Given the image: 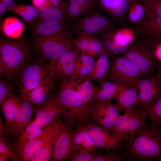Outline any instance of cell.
Masks as SVG:
<instances>
[{"mask_svg": "<svg viewBox=\"0 0 161 161\" xmlns=\"http://www.w3.org/2000/svg\"><path fill=\"white\" fill-rule=\"evenodd\" d=\"M123 150L130 160L161 161V127L145 121Z\"/></svg>", "mask_w": 161, "mask_h": 161, "instance_id": "6da1fadb", "label": "cell"}, {"mask_svg": "<svg viewBox=\"0 0 161 161\" xmlns=\"http://www.w3.org/2000/svg\"><path fill=\"white\" fill-rule=\"evenodd\" d=\"M33 48L26 40L1 39L0 41L1 78L13 83L32 57Z\"/></svg>", "mask_w": 161, "mask_h": 161, "instance_id": "7a4b0ae2", "label": "cell"}, {"mask_svg": "<svg viewBox=\"0 0 161 161\" xmlns=\"http://www.w3.org/2000/svg\"><path fill=\"white\" fill-rule=\"evenodd\" d=\"M58 83L55 95L63 109L64 117L69 119L77 125L92 123V106L84 103L80 95L70 85L67 79Z\"/></svg>", "mask_w": 161, "mask_h": 161, "instance_id": "3957f363", "label": "cell"}, {"mask_svg": "<svg viewBox=\"0 0 161 161\" xmlns=\"http://www.w3.org/2000/svg\"><path fill=\"white\" fill-rule=\"evenodd\" d=\"M35 37L32 42L33 49L38 57L48 63L50 67L66 52L75 48L74 39L68 34Z\"/></svg>", "mask_w": 161, "mask_h": 161, "instance_id": "277c9868", "label": "cell"}, {"mask_svg": "<svg viewBox=\"0 0 161 161\" xmlns=\"http://www.w3.org/2000/svg\"><path fill=\"white\" fill-rule=\"evenodd\" d=\"M70 121L65 119H56L44 127L41 134L34 139L27 141L15 150L16 160L28 161L54 138L59 136Z\"/></svg>", "mask_w": 161, "mask_h": 161, "instance_id": "5b68a950", "label": "cell"}, {"mask_svg": "<svg viewBox=\"0 0 161 161\" xmlns=\"http://www.w3.org/2000/svg\"><path fill=\"white\" fill-rule=\"evenodd\" d=\"M51 79L54 80L49 64L38 57H32L24 66L14 83L18 87V92L29 91Z\"/></svg>", "mask_w": 161, "mask_h": 161, "instance_id": "8992f818", "label": "cell"}, {"mask_svg": "<svg viewBox=\"0 0 161 161\" xmlns=\"http://www.w3.org/2000/svg\"><path fill=\"white\" fill-rule=\"evenodd\" d=\"M146 117L145 111L135 106L124 114L119 115L110 130L109 134L129 142L133 139Z\"/></svg>", "mask_w": 161, "mask_h": 161, "instance_id": "52a82bcc", "label": "cell"}, {"mask_svg": "<svg viewBox=\"0 0 161 161\" xmlns=\"http://www.w3.org/2000/svg\"><path fill=\"white\" fill-rule=\"evenodd\" d=\"M143 78L139 69L123 57L110 58L106 79L119 86L132 85Z\"/></svg>", "mask_w": 161, "mask_h": 161, "instance_id": "ba28073f", "label": "cell"}, {"mask_svg": "<svg viewBox=\"0 0 161 161\" xmlns=\"http://www.w3.org/2000/svg\"><path fill=\"white\" fill-rule=\"evenodd\" d=\"M74 125L70 122L60 134L54 146L51 161H69L79 152L71 132Z\"/></svg>", "mask_w": 161, "mask_h": 161, "instance_id": "9c48e42d", "label": "cell"}, {"mask_svg": "<svg viewBox=\"0 0 161 161\" xmlns=\"http://www.w3.org/2000/svg\"><path fill=\"white\" fill-rule=\"evenodd\" d=\"M119 112L111 100L96 103L91 106L93 120L97 126L109 134L110 130L120 115Z\"/></svg>", "mask_w": 161, "mask_h": 161, "instance_id": "30bf717a", "label": "cell"}, {"mask_svg": "<svg viewBox=\"0 0 161 161\" xmlns=\"http://www.w3.org/2000/svg\"><path fill=\"white\" fill-rule=\"evenodd\" d=\"M132 85L138 92L136 106L142 109L151 104L161 94V85L155 75L140 79Z\"/></svg>", "mask_w": 161, "mask_h": 161, "instance_id": "8fae6325", "label": "cell"}, {"mask_svg": "<svg viewBox=\"0 0 161 161\" xmlns=\"http://www.w3.org/2000/svg\"><path fill=\"white\" fill-rule=\"evenodd\" d=\"M84 127L97 148L105 149L108 151L123 149L126 139L111 135L92 123L84 126Z\"/></svg>", "mask_w": 161, "mask_h": 161, "instance_id": "7c38bea8", "label": "cell"}, {"mask_svg": "<svg viewBox=\"0 0 161 161\" xmlns=\"http://www.w3.org/2000/svg\"><path fill=\"white\" fill-rule=\"evenodd\" d=\"M63 109L55 94L44 104L35 106L34 117L32 121L44 128L62 116Z\"/></svg>", "mask_w": 161, "mask_h": 161, "instance_id": "4fadbf2b", "label": "cell"}, {"mask_svg": "<svg viewBox=\"0 0 161 161\" xmlns=\"http://www.w3.org/2000/svg\"><path fill=\"white\" fill-rule=\"evenodd\" d=\"M80 52L76 48L69 50L62 55L50 67L52 77L56 83L71 77L76 61Z\"/></svg>", "mask_w": 161, "mask_h": 161, "instance_id": "5bb4252c", "label": "cell"}, {"mask_svg": "<svg viewBox=\"0 0 161 161\" xmlns=\"http://www.w3.org/2000/svg\"><path fill=\"white\" fill-rule=\"evenodd\" d=\"M35 107V105L22 100L9 129L8 137H16L25 130L34 117Z\"/></svg>", "mask_w": 161, "mask_h": 161, "instance_id": "9a60e30c", "label": "cell"}, {"mask_svg": "<svg viewBox=\"0 0 161 161\" xmlns=\"http://www.w3.org/2000/svg\"><path fill=\"white\" fill-rule=\"evenodd\" d=\"M123 57L137 67L143 78L155 75L158 62L150 55L132 50L127 52Z\"/></svg>", "mask_w": 161, "mask_h": 161, "instance_id": "2e32d148", "label": "cell"}, {"mask_svg": "<svg viewBox=\"0 0 161 161\" xmlns=\"http://www.w3.org/2000/svg\"><path fill=\"white\" fill-rule=\"evenodd\" d=\"M55 83L53 79H51L32 89L18 92L22 100L35 105L40 106L45 103L54 94Z\"/></svg>", "mask_w": 161, "mask_h": 161, "instance_id": "e0dca14e", "label": "cell"}, {"mask_svg": "<svg viewBox=\"0 0 161 161\" xmlns=\"http://www.w3.org/2000/svg\"><path fill=\"white\" fill-rule=\"evenodd\" d=\"M137 92V89L133 85L119 86L113 99L114 104L120 112L125 114L136 106Z\"/></svg>", "mask_w": 161, "mask_h": 161, "instance_id": "ac0fdd59", "label": "cell"}, {"mask_svg": "<svg viewBox=\"0 0 161 161\" xmlns=\"http://www.w3.org/2000/svg\"><path fill=\"white\" fill-rule=\"evenodd\" d=\"M66 23L58 21H46L39 20L32 24L31 33L34 36H51L68 34Z\"/></svg>", "mask_w": 161, "mask_h": 161, "instance_id": "d6986e66", "label": "cell"}, {"mask_svg": "<svg viewBox=\"0 0 161 161\" xmlns=\"http://www.w3.org/2000/svg\"><path fill=\"white\" fill-rule=\"evenodd\" d=\"M20 94L13 93L1 105L5 120L7 135L10 128L22 101Z\"/></svg>", "mask_w": 161, "mask_h": 161, "instance_id": "ffe728a7", "label": "cell"}, {"mask_svg": "<svg viewBox=\"0 0 161 161\" xmlns=\"http://www.w3.org/2000/svg\"><path fill=\"white\" fill-rule=\"evenodd\" d=\"M97 58L91 72L85 78L91 81H96L100 84L107 80L110 58L105 52Z\"/></svg>", "mask_w": 161, "mask_h": 161, "instance_id": "44dd1931", "label": "cell"}, {"mask_svg": "<svg viewBox=\"0 0 161 161\" xmlns=\"http://www.w3.org/2000/svg\"><path fill=\"white\" fill-rule=\"evenodd\" d=\"M95 61V58L81 52L76 61L72 75L69 78L76 80L85 78L91 72Z\"/></svg>", "mask_w": 161, "mask_h": 161, "instance_id": "7402d4cb", "label": "cell"}, {"mask_svg": "<svg viewBox=\"0 0 161 161\" xmlns=\"http://www.w3.org/2000/svg\"><path fill=\"white\" fill-rule=\"evenodd\" d=\"M119 86L115 83L107 80L95 86L92 99L89 103L91 106L100 102L111 100L115 96Z\"/></svg>", "mask_w": 161, "mask_h": 161, "instance_id": "603a6c76", "label": "cell"}, {"mask_svg": "<svg viewBox=\"0 0 161 161\" xmlns=\"http://www.w3.org/2000/svg\"><path fill=\"white\" fill-rule=\"evenodd\" d=\"M76 129L72 134L76 144L80 149V152H93L97 148L86 131L84 125H78Z\"/></svg>", "mask_w": 161, "mask_h": 161, "instance_id": "cb8c5ba5", "label": "cell"}, {"mask_svg": "<svg viewBox=\"0 0 161 161\" xmlns=\"http://www.w3.org/2000/svg\"><path fill=\"white\" fill-rule=\"evenodd\" d=\"M71 86L80 95L84 103L89 104L93 97L95 86L91 81L84 78L72 80L68 78Z\"/></svg>", "mask_w": 161, "mask_h": 161, "instance_id": "d4e9b609", "label": "cell"}, {"mask_svg": "<svg viewBox=\"0 0 161 161\" xmlns=\"http://www.w3.org/2000/svg\"><path fill=\"white\" fill-rule=\"evenodd\" d=\"M44 128H41L32 121L25 130L16 137L13 145L14 150L24 143L32 140L39 136Z\"/></svg>", "mask_w": 161, "mask_h": 161, "instance_id": "484cf974", "label": "cell"}, {"mask_svg": "<svg viewBox=\"0 0 161 161\" xmlns=\"http://www.w3.org/2000/svg\"><path fill=\"white\" fill-rule=\"evenodd\" d=\"M40 20L46 21H58L65 23L66 21L63 10L53 6L38 10Z\"/></svg>", "mask_w": 161, "mask_h": 161, "instance_id": "4316f807", "label": "cell"}, {"mask_svg": "<svg viewBox=\"0 0 161 161\" xmlns=\"http://www.w3.org/2000/svg\"><path fill=\"white\" fill-rule=\"evenodd\" d=\"M150 122L161 127V94L150 105L144 109Z\"/></svg>", "mask_w": 161, "mask_h": 161, "instance_id": "83f0119b", "label": "cell"}, {"mask_svg": "<svg viewBox=\"0 0 161 161\" xmlns=\"http://www.w3.org/2000/svg\"><path fill=\"white\" fill-rule=\"evenodd\" d=\"M3 29L6 35L16 37L22 32L23 26L19 20L14 18H8L4 22Z\"/></svg>", "mask_w": 161, "mask_h": 161, "instance_id": "f1b7e54d", "label": "cell"}, {"mask_svg": "<svg viewBox=\"0 0 161 161\" xmlns=\"http://www.w3.org/2000/svg\"><path fill=\"white\" fill-rule=\"evenodd\" d=\"M66 21L70 24L80 17L86 11L83 8L73 3L67 4L63 9Z\"/></svg>", "mask_w": 161, "mask_h": 161, "instance_id": "f546056e", "label": "cell"}, {"mask_svg": "<svg viewBox=\"0 0 161 161\" xmlns=\"http://www.w3.org/2000/svg\"><path fill=\"white\" fill-rule=\"evenodd\" d=\"M112 150L106 153L98 155L94 157L92 161H123L127 156L124 150Z\"/></svg>", "mask_w": 161, "mask_h": 161, "instance_id": "4dcf8cb0", "label": "cell"}, {"mask_svg": "<svg viewBox=\"0 0 161 161\" xmlns=\"http://www.w3.org/2000/svg\"><path fill=\"white\" fill-rule=\"evenodd\" d=\"M93 35L84 32L78 34L74 39V44L75 47L81 52H87L89 50Z\"/></svg>", "mask_w": 161, "mask_h": 161, "instance_id": "1f68e13d", "label": "cell"}, {"mask_svg": "<svg viewBox=\"0 0 161 161\" xmlns=\"http://www.w3.org/2000/svg\"><path fill=\"white\" fill-rule=\"evenodd\" d=\"M13 83L7 79L1 78L0 79V104L4 102L13 93Z\"/></svg>", "mask_w": 161, "mask_h": 161, "instance_id": "d6a6232c", "label": "cell"}, {"mask_svg": "<svg viewBox=\"0 0 161 161\" xmlns=\"http://www.w3.org/2000/svg\"><path fill=\"white\" fill-rule=\"evenodd\" d=\"M105 48L102 42L93 35L91 40L89 50L85 52L94 58H98L105 52Z\"/></svg>", "mask_w": 161, "mask_h": 161, "instance_id": "836d02e7", "label": "cell"}, {"mask_svg": "<svg viewBox=\"0 0 161 161\" xmlns=\"http://www.w3.org/2000/svg\"><path fill=\"white\" fill-rule=\"evenodd\" d=\"M7 11L12 12L18 15L27 22H32L35 19L27 10L25 4H16L15 3Z\"/></svg>", "mask_w": 161, "mask_h": 161, "instance_id": "e575fe53", "label": "cell"}, {"mask_svg": "<svg viewBox=\"0 0 161 161\" xmlns=\"http://www.w3.org/2000/svg\"><path fill=\"white\" fill-rule=\"evenodd\" d=\"M0 154L8 155L12 161L16 160L13 145L9 142L7 138L0 140Z\"/></svg>", "mask_w": 161, "mask_h": 161, "instance_id": "d590c367", "label": "cell"}, {"mask_svg": "<svg viewBox=\"0 0 161 161\" xmlns=\"http://www.w3.org/2000/svg\"><path fill=\"white\" fill-rule=\"evenodd\" d=\"M104 48L110 53L118 54L125 52L128 49L129 46L119 45L113 41H107L102 43Z\"/></svg>", "mask_w": 161, "mask_h": 161, "instance_id": "8d00e7d4", "label": "cell"}, {"mask_svg": "<svg viewBox=\"0 0 161 161\" xmlns=\"http://www.w3.org/2000/svg\"><path fill=\"white\" fill-rule=\"evenodd\" d=\"M130 2V0H117L112 9L113 14L117 16L123 14L127 10Z\"/></svg>", "mask_w": 161, "mask_h": 161, "instance_id": "74e56055", "label": "cell"}, {"mask_svg": "<svg viewBox=\"0 0 161 161\" xmlns=\"http://www.w3.org/2000/svg\"><path fill=\"white\" fill-rule=\"evenodd\" d=\"M133 40V37L131 35L125 32H121L116 35L113 41L121 45L129 46Z\"/></svg>", "mask_w": 161, "mask_h": 161, "instance_id": "f35d334b", "label": "cell"}, {"mask_svg": "<svg viewBox=\"0 0 161 161\" xmlns=\"http://www.w3.org/2000/svg\"><path fill=\"white\" fill-rule=\"evenodd\" d=\"M67 1L68 3L77 4L87 11L92 8L96 4L95 0H67Z\"/></svg>", "mask_w": 161, "mask_h": 161, "instance_id": "ab89813d", "label": "cell"}, {"mask_svg": "<svg viewBox=\"0 0 161 161\" xmlns=\"http://www.w3.org/2000/svg\"><path fill=\"white\" fill-rule=\"evenodd\" d=\"M95 152H79L69 161H92L95 155Z\"/></svg>", "mask_w": 161, "mask_h": 161, "instance_id": "60d3db41", "label": "cell"}, {"mask_svg": "<svg viewBox=\"0 0 161 161\" xmlns=\"http://www.w3.org/2000/svg\"><path fill=\"white\" fill-rule=\"evenodd\" d=\"M15 0H0V14L2 15L15 3Z\"/></svg>", "mask_w": 161, "mask_h": 161, "instance_id": "b9f144b4", "label": "cell"}, {"mask_svg": "<svg viewBox=\"0 0 161 161\" xmlns=\"http://www.w3.org/2000/svg\"><path fill=\"white\" fill-rule=\"evenodd\" d=\"M33 5L37 9L52 6L49 0H32Z\"/></svg>", "mask_w": 161, "mask_h": 161, "instance_id": "7bdbcfd3", "label": "cell"}, {"mask_svg": "<svg viewBox=\"0 0 161 161\" xmlns=\"http://www.w3.org/2000/svg\"><path fill=\"white\" fill-rule=\"evenodd\" d=\"M8 137L7 126L2 117L0 118V140Z\"/></svg>", "mask_w": 161, "mask_h": 161, "instance_id": "ee69618b", "label": "cell"}, {"mask_svg": "<svg viewBox=\"0 0 161 161\" xmlns=\"http://www.w3.org/2000/svg\"><path fill=\"white\" fill-rule=\"evenodd\" d=\"M101 4L105 7L112 10L117 0H100Z\"/></svg>", "mask_w": 161, "mask_h": 161, "instance_id": "f6af8a7d", "label": "cell"}, {"mask_svg": "<svg viewBox=\"0 0 161 161\" xmlns=\"http://www.w3.org/2000/svg\"><path fill=\"white\" fill-rule=\"evenodd\" d=\"M52 5L63 10L66 5L64 0H49Z\"/></svg>", "mask_w": 161, "mask_h": 161, "instance_id": "bcb514c9", "label": "cell"}, {"mask_svg": "<svg viewBox=\"0 0 161 161\" xmlns=\"http://www.w3.org/2000/svg\"><path fill=\"white\" fill-rule=\"evenodd\" d=\"M134 11L140 18L143 17L144 13V9L143 6L140 4L135 5Z\"/></svg>", "mask_w": 161, "mask_h": 161, "instance_id": "7dc6e473", "label": "cell"}, {"mask_svg": "<svg viewBox=\"0 0 161 161\" xmlns=\"http://www.w3.org/2000/svg\"><path fill=\"white\" fill-rule=\"evenodd\" d=\"M154 4L158 16H161V0L155 1Z\"/></svg>", "mask_w": 161, "mask_h": 161, "instance_id": "c3c4849f", "label": "cell"}, {"mask_svg": "<svg viewBox=\"0 0 161 161\" xmlns=\"http://www.w3.org/2000/svg\"><path fill=\"white\" fill-rule=\"evenodd\" d=\"M155 75L161 85V62H158Z\"/></svg>", "mask_w": 161, "mask_h": 161, "instance_id": "681fc988", "label": "cell"}, {"mask_svg": "<svg viewBox=\"0 0 161 161\" xmlns=\"http://www.w3.org/2000/svg\"><path fill=\"white\" fill-rule=\"evenodd\" d=\"M129 19L132 22L136 23L139 21L140 18L136 14L134 11L131 13L129 15Z\"/></svg>", "mask_w": 161, "mask_h": 161, "instance_id": "f907efd6", "label": "cell"}, {"mask_svg": "<svg viewBox=\"0 0 161 161\" xmlns=\"http://www.w3.org/2000/svg\"><path fill=\"white\" fill-rule=\"evenodd\" d=\"M9 158V157L6 154H0V161H7L8 160V158Z\"/></svg>", "mask_w": 161, "mask_h": 161, "instance_id": "816d5d0a", "label": "cell"}, {"mask_svg": "<svg viewBox=\"0 0 161 161\" xmlns=\"http://www.w3.org/2000/svg\"><path fill=\"white\" fill-rule=\"evenodd\" d=\"M18 0L19 1H21L23 0Z\"/></svg>", "mask_w": 161, "mask_h": 161, "instance_id": "f5cc1de1", "label": "cell"}]
</instances>
